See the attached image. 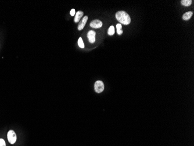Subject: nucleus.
Wrapping results in <instances>:
<instances>
[{
  "label": "nucleus",
  "mask_w": 194,
  "mask_h": 146,
  "mask_svg": "<svg viewBox=\"0 0 194 146\" xmlns=\"http://www.w3.org/2000/svg\"><path fill=\"white\" fill-rule=\"evenodd\" d=\"M108 34L110 36H112L115 33V28L113 26H110L108 29Z\"/></svg>",
  "instance_id": "11"
},
{
  "label": "nucleus",
  "mask_w": 194,
  "mask_h": 146,
  "mask_svg": "<svg viewBox=\"0 0 194 146\" xmlns=\"http://www.w3.org/2000/svg\"><path fill=\"white\" fill-rule=\"evenodd\" d=\"M95 34L96 33L94 31H90L88 34H87V38L88 39V41L90 43H93L95 41Z\"/></svg>",
  "instance_id": "5"
},
{
  "label": "nucleus",
  "mask_w": 194,
  "mask_h": 146,
  "mask_svg": "<svg viewBox=\"0 0 194 146\" xmlns=\"http://www.w3.org/2000/svg\"><path fill=\"white\" fill-rule=\"evenodd\" d=\"M102 22L101 21L98 19H95L92 21V22L90 23V26L92 28H99L101 27H102Z\"/></svg>",
  "instance_id": "4"
},
{
  "label": "nucleus",
  "mask_w": 194,
  "mask_h": 146,
  "mask_svg": "<svg viewBox=\"0 0 194 146\" xmlns=\"http://www.w3.org/2000/svg\"><path fill=\"white\" fill-rule=\"evenodd\" d=\"M95 91L97 93L102 92L104 89V84L102 81H97L94 85Z\"/></svg>",
  "instance_id": "2"
},
{
  "label": "nucleus",
  "mask_w": 194,
  "mask_h": 146,
  "mask_svg": "<svg viewBox=\"0 0 194 146\" xmlns=\"http://www.w3.org/2000/svg\"><path fill=\"white\" fill-rule=\"evenodd\" d=\"M83 14H84L83 12L80 11H78L77 12L76 14L75 18H74V22H76V23H77V22H79V21L80 20L81 18L83 16Z\"/></svg>",
  "instance_id": "7"
},
{
  "label": "nucleus",
  "mask_w": 194,
  "mask_h": 146,
  "mask_svg": "<svg viewBox=\"0 0 194 146\" xmlns=\"http://www.w3.org/2000/svg\"><path fill=\"white\" fill-rule=\"evenodd\" d=\"M76 14V11H75V9H72L71 11H70V15L71 16H74V14Z\"/></svg>",
  "instance_id": "14"
},
{
  "label": "nucleus",
  "mask_w": 194,
  "mask_h": 146,
  "mask_svg": "<svg viewBox=\"0 0 194 146\" xmlns=\"http://www.w3.org/2000/svg\"><path fill=\"white\" fill-rule=\"evenodd\" d=\"M8 140L10 144H14L16 141V135L14 130H9L7 134Z\"/></svg>",
  "instance_id": "3"
},
{
  "label": "nucleus",
  "mask_w": 194,
  "mask_h": 146,
  "mask_svg": "<svg viewBox=\"0 0 194 146\" xmlns=\"http://www.w3.org/2000/svg\"><path fill=\"white\" fill-rule=\"evenodd\" d=\"M193 15V12L192 11H189L185 13V14L182 16V19L184 21H188L189 20L190 18L192 17Z\"/></svg>",
  "instance_id": "8"
},
{
  "label": "nucleus",
  "mask_w": 194,
  "mask_h": 146,
  "mask_svg": "<svg viewBox=\"0 0 194 146\" xmlns=\"http://www.w3.org/2000/svg\"><path fill=\"white\" fill-rule=\"evenodd\" d=\"M116 29H117V32L119 35L123 33V30H122V26L120 23H118L116 25Z\"/></svg>",
  "instance_id": "10"
},
{
  "label": "nucleus",
  "mask_w": 194,
  "mask_h": 146,
  "mask_svg": "<svg viewBox=\"0 0 194 146\" xmlns=\"http://www.w3.org/2000/svg\"><path fill=\"white\" fill-rule=\"evenodd\" d=\"M116 18L119 22L124 25H129L131 22L129 15L124 11H118L116 14Z\"/></svg>",
  "instance_id": "1"
},
{
  "label": "nucleus",
  "mask_w": 194,
  "mask_h": 146,
  "mask_svg": "<svg viewBox=\"0 0 194 146\" xmlns=\"http://www.w3.org/2000/svg\"><path fill=\"white\" fill-rule=\"evenodd\" d=\"M78 45L80 48H82V49L84 48V44L83 43V39H82L81 38H79L78 40Z\"/></svg>",
  "instance_id": "12"
},
{
  "label": "nucleus",
  "mask_w": 194,
  "mask_h": 146,
  "mask_svg": "<svg viewBox=\"0 0 194 146\" xmlns=\"http://www.w3.org/2000/svg\"><path fill=\"white\" fill-rule=\"evenodd\" d=\"M87 21H88V17H87V16H85V17H84V18H83V19L79 22V24L78 25V29L79 31H81L82 29L84 28L85 25L86 24Z\"/></svg>",
  "instance_id": "6"
},
{
  "label": "nucleus",
  "mask_w": 194,
  "mask_h": 146,
  "mask_svg": "<svg viewBox=\"0 0 194 146\" xmlns=\"http://www.w3.org/2000/svg\"><path fill=\"white\" fill-rule=\"evenodd\" d=\"M192 2V0H182V1H181V3L185 7H188L191 5Z\"/></svg>",
  "instance_id": "9"
},
{
  "label": "nucleus",
  "mask_w": 194,
  "mask_h": 146,
  "mask_svg": "<svg viewBox=\"0 0 194 146\" xmlns=\"http://www.w3.org/2000/svg\"><path fill=\"white\" fill-rule=\"evenodd\" d=\"M0 146H6V144L4 139H0Z\"/></svg>",
  "instance_id": "13"
}]
</instances>
